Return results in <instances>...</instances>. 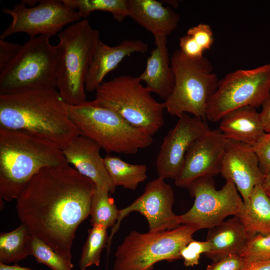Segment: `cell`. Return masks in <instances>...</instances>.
I'll list each match as a JSON object with an SVG mask.
<instances>
[{
	"instance_id": "cell-23",
	"label": "cell",
	"mask_w": 270,
	"mask_h": 270,
	"mask_svg": "<svg viewBox=\"0 0 270 270\" xmlns=\"http://www.w3.org/2000/svg\"><path fill=\"white\" fill-rule=\"evenodd\" d=\"M238 217L250 238L270 234V198L262 184L254 188Z\"/></svg>"
},
{
	"instance_id": "cell-30",
	"label": "cell",
	"mask_w": 270,
	"mask_h": 270,
	"mask_svg": "<svg viewBox=\"0 0 270 270\" xmlns=\"http://www.w3.org/2000/svg\"><path fill=\"white\" fill-rule=\"evenodd\" d=\"M240 255L246 262L270 260V234L251 237Z\"/></svg>"
},
{
	"instance_id": "cell-34",
	"label": "cell",
	"mask_w": 270,
	"mask_h": 270,
	"mask_svg": "<svg viewBox=\"0 0 270 270\" xmlns=\"http://www.w3.org/2000/svg\"><path fill=\"white\" fill-rule=\"evenodd\" d=\"M22 46L0 39V72L16 57Z\"/></svg>"
},
{
	"instance_id": "cell-1",
	"label": "cell",
	"mask_w": 270,
	"mask_h": 270,
	"mask_svg": "<svg viewBox=\"0 0 270 270\" xmlns=\"http://www.w3.org/2000/svg\"><path fill=\"white\" fill-rule=\"evenodd\" d=\"M95 184L69 164L42 170L16 200L30 234L72 260L76 230L90 216Z\"/></svg>"
},
{
	"instance_id": "cell-19",
	"label": "cell",
	"mask_w": 270,
	"mask_h": 270,
	"mask_svg": "<svg viewBox=\"0 0 270 270\" xmlns=\"http://www.w3.org/2000/svg\"><path fill=\"white\" fill-rule=\"evenodd\" d=\"M129 16L154 38L167 37L178 28L180 15L156 0H128Z\"/></svg>"
},
{
	"instance_id": "cell-26",
	"label": "cell",
	"mask_w": 270,
	"mask_h": 270,
	"mask_svg": "<svg viewBox=\"0 0 270 270\" xmlns=\"http://www.w3.org/2000/svg\"><path fill=\"white\" fill-rule=\"evenodd\" d=\"M76 10L82 18L86 19L92 12L102 11L110 13L118 22L129 16L128 0H63Z\"/></svg>"
},
{
	"instance_id": "cell-40",
	"label": "cell",
	"mask_w": 270,
	"mask_h": 270,
	"mask_svg": "<svg viewBox=\"0 0 270 270\" xmlns=\"http://www.w3.org/2000/svg\"><path fill=\"white\" fill-rule=\"evenodd\" d=\"M0 270H32L15 264L14 265L5 264L0 263Z\"/></svg>"
},
{
	"instance_id": "cell-10",
	"label": "cell",
	"mask_w": 270,
	"mask_h": 270,
	"mask_svg": "<svg viewBox=\"0 0 270 270\" xmlns=\"http://www.w3.org/2000/svg\"><path fill=\"white\" fill-rule=\"evenodd\" d=\"M270 96V63L252 70H236L219 80L208 105L206 119L216 122L238 108H258Z\"/></svg>"
},
{
	"instance_id": "cell-14",
	"label": "cell",
	"mask_w": 270,
	"mask_h": 270,
	"mask_svg": "<svg viewBox=\"0 0 270 270\" xmlns=\"http://www.w3.org/2000/svg\"><path fill=\"white\" fill-rule=\"evenodd\" d=\"M175 127L164 138L156 161L158 177L176 180L192 144L210 130L205 121L188 114L178 116Z\"/></svg>"
},
{
	"instance_id": "cell-24",
	"label": "cell",
	"mask_w": 270,
	"mask_h": 270,
	"mask_svg": "<svg viewBox=\"0 0 270 270\" xmlns=\"http://www.w3.org/2000/svg\"><path fill=\"white\" fill-rule=\"evenodd\" d=\"M32 236L21 224L15 230L0 234V263L10 264L31 256Z\"/></svg>"
},
{
	"instance_id": "cell-8",
	"label": "cell",
	"mask_w": 270,
	"mask_h": 270,
	"mask_svg": "<svg viewBox=\"0 0 270 270\" xmlns=\"http://www.w3.org/2000/svg\"><path fill=\"white\" fill-rule=\"evenodd\" d=\"M50 37L30 39L16 57L0 72V94H8L40 89H56L58 46Z\"/></svg>"
},
{
	"instance_id": "cell-2",
	"label": "cell",
	"mask_w": 270,
	"mask_h": 270,
	"mask_svg": "<svg viewBox=\"0 0 270 270\" xmlns=\"http://www.w3.org/2000/svg\"><path fill=\"white\" fill-rule=\"evenodd\" d=\"M0 128L27 132L62 150L80 135L57 89L0 94Z\"/></svg>"
},
{
	"instance_id": "cell-9",
	"label": "cell",
	"mask_w": 270,
	"mask_h": 270,
	"mask_svg": "<svg viewBox=\"0 0 270 270\" xmlns=\"http://www.w3.org/2000/svg\"><path fill=\"white\" fill-rule=\"evenodd\" d=\"M198 229L183 224L170 230L126 236L116 251L114 270H153L158 262L182 260L180 250Z\"/></svg>"
},
{
	"instance_id": "cell-36",
	"label": "cell",
	"mask_w": 270,
	"mask_h": 270,
	"mask_svg": "<svg viewBox=\"0 0 270 270\" xmlns=\"http://www.w3.org/2000/svg\"><path fill=\"white\" fill-rule=\"evenodd\" d=\"M180 256L184 260V265L187 267L198 265L201 256L190 250L187 246L181 250Z\"/></svg>"
},
{
	"instance_id": "cell-12",
	"label": "cell",
	"mask_w": 270,
	"mask_h": 270,
	"mask_svg": "<svg viewBox=\"0 0 270 270\" xmlns=\"http://www.w3.org/2000/svg\"><path fill=\"white\" fill-rule=\"evenodd\" d=\"M3 12L10 15L12 22L0 36L5 40L18 33L24 32L30 38L40 36L51 38L66 26L81 20L75 9L63 0H38L37 5L28 7L22 1L14 8H4Z\"/></svg>"
},
{
	"instance_id": "cell-17",
	"label": "cell",
	"mask_w": 270,
	"mask_h": 270,
	"mask_svg": "<svg viewBox=\"0 0 270 270\" xmlns=\"http://www.w3.org/2000/svg\"><path fill=\"white\" fill-rule=\"evenodd\" d=\"M101 147L92 140L80 135L62 150L69 164L82 175L90 180L96 188H106L110 194L116 192L106 169L104 159L100 156Z\"/></svg>"
},
{
	"instance_id": "cell-35",
	"label": "cell",
	"mask_w": 270,
	"mask_h": 270,
	"mask_svg": "<svg viewBox=\"0 0 270 270\" xmlns=\"http://www.w3.org/2000/svg\"><path fill=\"white\" fill-rule=\"evenodd\" d=\"M180 50L188 58L198 60L203 58L205 52L190 36L186 35L180 38Z\"/></svg>"
},
{
	"instance_id": "cell-38",
	"label": "cell",
	"mask_w": 270,
	"mask_h": 270,
	"mask_svg": "<svg viewBox=\"0 0 270 270\" xmlns=\"http://www.w3.org/2000/svg\"><path fill=\"white\" fill-rule=\"evenodd\" d=\"M187 246L200 256L202 254H206L208 252L211 248L210 244L208 241L200 242L194 240L190 242Z\"/></svg>"
},
{
	"instance_id": "cell-15",
	"label": "cell",
	"mask_w": 270,
	"mask_h": 270,
	"mask_svg": "<svg viewBox=\"0 0 270 270\" xmlns=\"http://www.w3.org/2000/svg\"><path fill=\"white\" fill-rule=\"evenodd\" d=\"M226 142L220 129L210 130L197 139L186 155L182 171L175 180L176 186L188 188L198 178L220 174Z\"/></svg>"
},
{
	"instance_id": "cell-6",
	"label": "cell",
	"mask_w": 270,
	"mask_h": 270,
	"mask_svg": "<svg viewBox=\"0 0 270 270\" xmlns=\"http://www.w3.org/2000/svg\"><path fill=\"white\" fill-rule=\"evenodd\" d=\"M96 105L116 112L128 124L152 136L164 126L163 103L157 102L138 77L122 76L96 90Z\"/></svg>"
},
{
	"instance_id": "cell-5",
	"label": "cell",
	"mask_w": 270,
	"mask_h": 270,
	"mask_svg": "<svg viewBox=\"0 0 270 270\" xmlns=\"http://www.w3.org/2000/svg\"><path fill=\"white\" fill-rule=\"evenodd\" d=\"M60 42L56 89L65 102H86V78L100 39V32L88 20L72 24L58 35Z\"/></svg>"
},
{
	"instance_id": "cell-7",
	"label": "cell",
	"mask_w": 270,
	"mask_h": 270,
	"mask_svg": "<svg viewBox=\"0 0 270 270\" xmlns=\"http://www.w3.org/2000/svg\"><path fill=\"white\" fill-rule=\"evenodd\" d=\"M170 60L176 82L172 94L164 102L165 110L172 116L190 114L206 121L208 102L219 82L211 62L204 56L190 59L180 50Z\"/></svg>"
},
{
	"instance_id": "cell-42",
	"label": "cell",
	"mask_w": 270,
	"mask_h": 270,
	"mask_svg": "<svg viewBox=\"0 0 270 270\" xmlns=\"http://www.w3.org/2000/svg\"><path fill=\"white\" fill-rule=\"evenodd\" d=\"M266 190V193H267L268 195V196L270 198V190Z\"/></svg>"
},
{
	"instance_id": "cell-28",
	"label": "cell",
	"mask_w": 270,
	"mask_h": 270,
	"mask_svg": "<svg viewBox=\"0 0 270 270\" xmlns=\"http://www.w3.org/2000/svg\"><path fill=\"white\" fill-rule=\"evenodd\" d=\"M107 229L102 225H94L88 230L79 262V270H87L92 266H100L102 253L108 242Z\"/></svg>"
},
{
	"instance_id": "cell-37",
	"label": "cell",
	"mask_w": 270,
	"mask_h": 270,
	"mask_svg": "<svg viewBox=\"0 0 270 270\" xmlns=\"http://www.w3.org/2000/svg\"><path fill=\"white\" fill-rule=\"evenodd\" d=\"M260 113V118L266 134H270V96L264 102Z\"/></svg>"
},
{
	"instance_id": "cell-27",
	"label": "cell",
	"mask_w": 270,
	"mask_h": 270,
	"mask_svg": "<svg viewBox=\"0 0 270 270\" xmlns=\"http://www.w3.org/2000/svg\"><path fill=\"white\" fill-rule=\"evenodd\" d=\"M110 191L106 188H96L93 196L90 216L92 226L102 225L107 228L114 227L119 216L114 200L110 196Z\"/></svg>"
},
{
	"instance_id": "cell-11",
	"label": "cell",
	"mask_w": 270,
	"mask_h": 270,
	"mask_svg": "<svg viewBox=\"0 0 270 270\" xmlns=\"http://www.w3.org/2000/svg\"><path fill=\"white\" fill-rule=\"evenodd\" d=\"M213 177L204 176L194 181L188 188L194 198L192 208L178 216L180 224L192 226L198 230L210 229L224 221L230 216H238L244 200L234 184L227 180L220 190L216 188Z\"/></svg>"
},
{
	"instance_id": "cell-29",
	"label": "cell",
	"mask_w": 270,
	"mask_h": 270,
	"mask_svg": "<svg viewBox=\"0 0 270 270\" xmlns=\"http://www.w3.org/2000/svg\"><path fill=\"white\" fill-rule=\"evenodd\" d=\"M31 256L36 261L52 270H72V260L58 253L48 245L40 239L32 236Z\"/></svg>"
},
{
	"instance_id": "cell-22",
	"label": "cell",
	"mask_w": 270,
	"mask_h": 270,
	"mask_svg": "<svg viewBox=\"0 0 270 270\" xmlns=\"http://www.w3.org/2000/svg\"><path fill=\"white\" fill-rule=\"evenodd\" d=\"M226 139L255 146L266 134L256 108L246 106L233 110L220 120Z\"/></svg>"
},
{
	"instance_id": "cell-33",
	"label": "cell",
	"mask_w": 270,
	"mask_h": 270,
	"mask_svg": "<svg viewBox=\"0 0 270 270\" xmlns=\"http://www.w3.org/2000/svg\"><path fill=\"white\" fill-rule=\"evenodd\" d=\"M246 262L240 254H232L213 262L206 270H242Z\"/></svg>"
},
{
	"instance_id": "cell-39",
	"label": "cell",
	"mask_w": 270,
	"mask_h": 270,
	"mask_svg": "<svg viewBox=\"0 0 270 270\" xmlns=\"http://www.w3.org/2000/svg\"><path fill=\"white\" fill-rule=\"evenodd\" d=\"M242 270H270V260L247 262Z\"/></svg>"
},
{
	"instance_id": "cell-3",
	"label": "cell",
	"mask_w": 270,
	"mask_h": 270,
	"mask_svg": "<svg viewBox=\"0 0 270 270\" xmlns=\"http://www.w3.org/2000/svg\"><path fill=\"white\" fill-rule=\"evenodd\" d=\"M68 164L62 150L52 142L27 132L0 128V202L17 200L42 170Z\"/></svg>"
},
{
	"instance_id": "cell-13",
	"label": "cell",
	"mask_w": 270,
	"mask_h": 270,
	"mask_svg": "<svg viewBox=\"0 0 270 270\" xmlns=\"http://www.w3.org/2000/svg\"><path fill=\"white\" fill-rule=\"evenodd\" d=\"M174 202V190L164 179L158 177L150 182L142 196L130 206L119 210L118 222L108 238V248H110L113 236L118 230L122 220L134 212H138L146 218L150 232L170 230L180 226L178 216L172 210Z\"/></svg>"
},
{
	"instance_id": "cell-31",
	"label": "cell",
	"mask_w": 270,
	"mask_h": 270,
	"mask_svg": "<svg viewBox=\"0 0 270 270\" xmlns=\"http://www.w3.org/2000/svg\"><path fill=\"white\" fill-rule=\"evenodd\" d=\"M186 34L191 36L204 51L210 50L214 42L213 32L207 24H200L190 28Z\"/></svg>"
},
{
	"instance_id": "cell-20",
	"label": "cell",
	"mask_w": 270,
	"mask_h": 270,
	"mask_svg": "<svg viewBox=\"0 0 270 270\" xmlns=\"http://www.w3.org/2000/svg\"><path fill=\"white\" fill-rule=\"evenodd\" d=\"M154 38L156 47L147 59L145 70L138 78L146 84V87L151 93L156 94L165 101L174 90L175 76L171 66L167 37Z\"/></svg>"
},
{
	"instance_id": "cell-41",
	"label": "cell",
	"mask_w": 270,
	"mask_h": 270,
	"mask_svg": "<svg viewBox=\"0 0 270 270\" xmlns=\"http://www.w3.org/2000/svg\"><path fill=\"white\" fill-rule=\"evenodd\" d=\"M262 186L266 190H270V171L264 176Z\"/></svg>"
},
{
	"instance_id": "cell-25",
	"label": "cell",
	"mask_w": 270,
	"mask_h": 270,
	"mask_svg": "<svg viewBox=\"0 0 270 270\" xmlns=\"http://www.w3.org/2000/svg\"><path fill=\"white\" fill-rule=\"evenodd\" d=\"M104 159L107 172L116 187L134 190L148 178L145 164H130L119 157L110 155Z\"/></svg>"
},
{
	"instance_id": "cell-32",
	"label": "cell",
	"mask_w": 270,
	"mask_h": 270,
	"mask_svg": "<svg viewBox=\"0 0 270 270\" xmlns=\"http://www.w3.org/2000/svg\"><path fill=\"white\" fill-rule=\"evenodd\" d=\"M260 168L265 176L270 171V134H266L254 147Z\"/></svg>"
},
{
	"instance_id": "cell-16",
	"label": "cell",
	"mask_w": 270,
	"mask_h": 270,
	"mask_svg": "<svg viewBox=\"0 0 270 270\" xmlns=\"http://www.w3.org/2000/svg\"><path fill=\"white\" fill-rule=\"evenodd\" d=\"M222 176L232 181L246 202L254 188L262 184L264 175L253 147L228 140L222 162Z\"/></svg>"
},
{
	"instance_id": "cell-21",
	"label": "cell",
	"mask_w": 270,
	"mask_h": 270,
	"mask_svg": "<svg viewBox=\"0 0 270 270\" xmlns=\"http://www.w3.org/2000/svg\"><path fill=\"white\" fill-rule=\"evenodd\" d=\"M250 238L238 217L224 220L209 229L207 241L211 246L205 255L218 262L232 254H240Z\"/></svg>"
},
{
	"instance_id": "cell-4",
	"label": "cell",
	"mask_w": 270,
	"mask_h": 270,
	"mask_svg": "<svg viewBox=\"0 0 270 270\" xmlns=\"http://www.w3.org/2000/svg\"><path fill=\"white\" fill-rule=\"evenodd\" d=\"M69 116L80 135L98 144L108 153L136 154L150 146L152 136L128 124L113 110L86 101L66 104Z\"/></svg>"
},
{
	"instance_id": "cell-18",
	"label": "cell",
	"mask_w": 270,
	"mask_h": 270,
	"mask_svg": "<svg viewBox=\"0 0 270 270\" xmlns=\"http://www.w3.org/2000/svg\"><path fill=\"white\" fill-rule=\"evenodd\" d=\"M148 48V44L140 40H126L114 46L100 40L86 78V90L96 91L106 76L116 69L125 58L134 53L144 54Z\"/></svg>"
}]
</instances>
